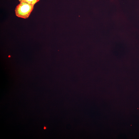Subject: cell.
<instances>
[{
	"mask_svg": "<svg viewBox=\"0 0 139 139\" xmlns=\"http://www.w3.org/2000/svg\"><path fill=\"white\" fill-rule=\"evenodd\" d=\"M34 6L25 3H20L15 9V15L19 18L27 19L33 11Z\"/></svg>",
	"mask_w": 139,
	"mask_h": 139,
	"instance_id": "cell-1",
	"label": "cell"
},
{
	"mask_svg": "<svg viewBox=\"0 0 139 139\" xmlns=\"http://www.w3.org/2000/svg\"><path fill=\"white\" fill-rule=\"evenodd\" d=\"M40 0H18L19 3L24 2L34 6Z\"/></svg>",
	"mask_w": 139,
	"mask_h": 139,
	"instance_id": "cell-2",
	"label": "cell"
},
{
	"mask_svg": "<svg viewBox=\"0 0 139 139\" xmlns=\"http://www.w3.org/2000/svg\"><path fill=\"white\" fill-rule=\"evenodd\" d=\"M44 129H45L46 128V127H44Z\"/></svg>",
	"mask_w": 139,
	"mask_h": 139,
	"instance_id": "cell-3",
	"label": "cell"
}]
</instances>
